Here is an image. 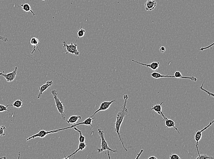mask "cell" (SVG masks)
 <instances>
[{
  "instance_id": "cell-1",
  "label": "cell",
  "mask_w": 214,
  "mask_h": 159,
  "mask_svg": "<svg viewBox=\"0 0 214 159\" xmlns=\"http://www.w3.org/2000/svg\"><path fill=\"white\" fill-rule=\"evenodd\" d=\"M123 100H124V103L121 106L120 111L117 113V117H116V122L115 124V131L117 133V135L119 138V141L122 143L123 148L126 152H128V149L126 148L124 145V143L123 141L121 135H120V130L121 128V125L122 123L123 120L125 118V116L128 114V110L127 108V101L129 97L127 94L124 95L123 96Z\"/></svg>"
},
{
  "instance_id": "cell-18",
  "label": "cell",
  "mask_w": 214,
  "mask_h": 159,
  "mask_svg": "<svg viewBox=\"0 0 214 159\" xmlns=\"http://www.w3.org/2000/svg\"><path fill=\"white\" fill-rule=\"evenodd\" d=\"M81 119V117L80 116H72L66 120L67 124H75L79 120Z\"/></svg>"
},
{
  "instance_id": "cell-13",
  "label": "cell",
  "mask_w": 214,
  "mask_h": 159,
  "mask_svg": "<svg viewBox=\"0 0 214 159\" xmlns=\"http://www.w3.org/2000/svg\"><path fill=\"white\" fill-rule=\"evenodd\" d=\"M40 40H39V39L37 38L32 37V38H31L30 40V44L32 46L34 47H33V50H32V52L31 53V54L34 53V52H36V50H35L36 47L37 48L38 50H39V52L40 53V49H39L38 47V44H40Z\"/></svg>"
},
{
  "instance_id": "cell-10",
  "label": "cell",
  "mask_w": 214,
  "mask_h": 159,
  "mask_svg": "<svg viewBox=\"0 0 214 159\" xmlns=\"http://www.w3.org/2000/svg\"><path fill=\"white\" fill-rule=\"evenodd\" d=\"M163 103V102H162L160 104H156V105H154L151 108L150 110H154L155 112L157 113L158 114L161 115V117L163 118V120H164L165 119L166 117L164 116V114L162 112V105Z\"/></svg>"
},
{
  "instance_id": "cell-26",
  "label": "cell",
  "mask_w": 214,
  "mask_h": 159,
  "mask_svg": "<svg viewBox=\"0 0 214 159\" xmlns=\"http://www.w3.org/2000/svg\"><path fill=\"white\" fill-rule=\"evenodd\" d=\"M169 158L170 159H180V158L179 157L178 155L175 154L170 155Z\"/></svg>"
},
{
  "instance_id": "cell-12",
  "label": "cell",
  "mask_w": 214,
  "mask_h": 159,
  "mask_svg": "<svg viewBox=\"0 0 214 159\" xmlns=\"http://www.w3.org/2000/svg\"><path fill=\"white\" fill-rule=\"evenodd\" d=\"M165 123V126L167 128H174L178 132V133L180 134V131H179L178 129L176 127V122H174V121L166 117L165 119L163 120Z\"/></svg>"
},
{
  "instance_id": "cell-29",
  "label": "cell",
  "mask_w": 214,
  "mask_h": 159,
  "mask_svg": "<svg viewBox=\"0 0 214 159\" xmlns=\"http://www.w3.org/2000/svg\"><path fill=\"white\" fill-rule=\"evenodd\" d=\"M213 44H214V43H212V44H211V45H209V46H208V47H202V48H200V49H199V50H202V51H203V50H206L207 49L209 48L210 47H212Z\"/></svg>"
},
{
  "instance_id": "cell-17",
  "label": "cell",
  "mask_w": 214,
  "mask_h": 159,
  "mask_svg": "<svg viewBox=\"0 0 214 159\" xmlns=\"http://www.w3.org/2000/svg\"><path fill=\"white\" fill-rule=\"evenodd\" d=\"M21 7L22 9L26 12H31L32 14L34 16L35 15L34 13L32 10L31 7L29 4L28 3H24V4H20V6H18V7Z\"/></svg>"
},
{
  "instance_id": "cell-4",
  "label": "cell",
  "mask_w": 214,
  "mask_h": 159,
  "mask_svg": "<svg viewBox=\"0 0 214 159\" xmlns=\"http://www.w3.org/2000/svg\"><path fill=\"white\" fill-rule=\"evenodd\" d=\"M63 47L65 49L64 53L65 54H72L75 55H80V52L77 49V44L76 43L73 44L71 43L70 44H67L66 41H64L63 42Z\"/></svg>"
},
{
  "instance_id": "cell-25",
  "label": "cell",
  "mask_w": 214,
  "mask_h": 159,
  "mask_svg": "<svg viewBox=\"0 0 214 159\" xmlns=\"http://www.w3.org/2000/svg\"><path fill=\"white\" fill-rule=\"evenodd\" d=\"M6 130V128L5 126H0V136H4L5 135L4 131Z\"/></svg>"
},
{
  "instance_id": "cell-2",
  "label": "cell",
  "mask_w": 214,
  "mask_h": 159,
  "mask_svg": "<svg viewBox=\"0 0 214 159\" xmlns=\"http://www.w3.org/2000/svg\"><path fill=\"white\" fill-rule=\"evenodd\" d=\"M97 130H98L99 135L100 136V139H101V147L100 148L97 149V152L98 153H100L101 152H104V151H107L108 157L109 159H111L109 151H111L113 153H115V152L116 153L117 152V149L115 150V149H111L109 147L108 143L105 138L104 132L100 128L98 129Z\"/></svg>"
},
{
  "instance_id": "cell-32",
  "label": "cell",
  "mask_w": 214,
  "mask_h": 159,
  "mask_svg": "<svg viewBox=\"0 0 214 159\" xmlns=\"http://www.w3.org/2000/svg\"><path fill=\"white\" fill-rule=\"evenodd\" d=\"M42 1H45L46 0H42Z\"/></svg>"
},
{
  "instance_id": "cell-3",
  "label": "cell",
  "mask_w": 214,
  "mask_h": 159,
  "mask_svg": "<svg viewBox=\"0 0 214 159\" xmlns=\"http://www.w3.org/2000/svg\"><path fill=\"white\" fill-rule=\"evenodd\" d=\"M51 93L53 96L55 101V105L57 107L58 112L61 114V117L64 120H66L67 117L64 113V107L63 105V102L58 98V92L56 90H52Z\"/></svg>"
},
{
  "instance_id": "cell-20",
  "label": "cell",
  "mask_w": 214,
  "mask_h": 159,
  "mask_svg": "<svg viewBox=\"0 0 214 159\" xmlns=\"http://www.w3.org/2000/svg\"><path fill=\"white\" fill-rule=\"evenodd\" d=\"M12 106L11 105H7V106H4V105H1L0 104V112H3L5 113H9L11 110L8 109V106Z\"/></svg>"
},
{
  "instance_id": "cell-22",
  "label": "cell",
  "mask_w": 214,
  "mask_h": 159,
  "mask_svg": "<svg viewBox=\"0 0 214 159\" xmlns=\"http://www.w3.org/2000/svg\"><path fill=\"white\" fill-rule=\"evenodd\" d=\"M86 33V30L84 29H83L82 27H81L80 30L77 31V40L80 38L83 37L84 36Z\"/></svg>"
},
{
  "instance_id": "cell-6",
  "label": "cell",
  "mask_w": 214,
  "mask_h": 159,
  "mask_svg": "<svg viewBox=\"0 0 214 159\" xmlns=\"http://www.w3.org/2000/svg\"><path fill=\"white\" fill-rule=\"evenodd\" d=\"M116 101H115V100H112V101H105L103 102H102V103L100 104V105L98 109H97V110L93 114L90 116V117L93 118L95 115L98 112H101V111H106V110H108L109 108H110V106H111V104L114 103V102H115Z\"/></svg>"
},
{
  "instance_id": "cell-30",
  "label": "cell",
  "mask_w": 214,
  "mask_h": 159,
  "mask_svg": "<svg viewBox=\"0 0 214 159\" xmlns=\"http://www.w3.org/2000/svg\"><path fill=\"white\" fill-rule=\"evenodd\" d=\"M147 159H157V157H155V156H150V157H148V158H147Z\"/></svg>"
},
{
  "instance_id": "cell-27",
  "label": "cell",
  "mask_w": 214,
  "mask_h": 159,
  "mask_svg": "<svg viewBox=\"0 0 214 159\" xmlns=\"http://www.w3.org/2000/svg\"><path fill=\"white\" fill-rule=\"evenodd\" d=\"M0 40H1V41H3L6 42L8 41V39L7 38L4 37H2L1 36H0Z\"/></svg>"
},
{
  "instance_id": "cell-24",
  "label": "cell",
  "mask_w": 214,
  "mask_h": 159,
  "mask_svg": "<svg viewBox=\"0 0 214 159\" xmlns=\"http://www.w3.org/2000/svg\"><path fill=\"white\" fill-rule=\"evenodd\" d=\"M203 85L204 83H202V84L201 86L199 87V89H200L201 90H202V91H204V92L207 93V94L209 95V97H210V96H211V97H214V94H213V93H210V92L209 91H207V90H205V89H204V88H203Z\"/></svg>"
},
{
  "instance_id": "cell-19",
  "label": "cell",
  "mask_w": 214,
  "mask_h": 159,
  "mask_svg": "<svg viewBox=\"0 0 214 159\" xmlns=\"http://www.w3.org/2000/svg\"><path fill=\"white\" fill-rule=\"evenodd\" d=\"M23 101L22 99L16 100L12 104V106L13 107L17 108L18 109H20L23 107Z\"/></svg>"
},
{
  "instance_id": "cell-8",
  "label": "cell",
  "mask_w": 214,
  "mask_h": 159,
  "mask_svg": "<svg viewBox=\"0 0 214 159\" xmlns=\"http://www.w3.org/2000/svg\"><path fill=\"white\" fill-rule=\"evenodd\" d=\"M53 84V80H50V81H47L46 84H43L38 88V90L40 92L37 95V99H40V97H41L43 92L46 91L48 89L50 88Z\"/></svg>"
},
{
  "instance_id": "cell-21",
  "label": "cell",
  "mask_w": 214,
  "mask_h": 159,
  "mask_svg": "<svg viewBox=\"0 0 214 159\" xmlns=\"http://www.w3.org/2000/svg\"><path fill=\"white\" fill-rule=\"evenodd\" d=\"M74 130L76 131L77 132H79L80 134V136H79V141L80 143L85 142L86 141V137L84 136L83 135L82 132L80 130L78 129L77 128H76V126L74 127Z\"/></svg>"
},
{
  "instance_id": "cell-16",
  "label": "cell",
  "mask_w": 214,
  "mask_h": 159,
  "mask_svg": "<svg viewBox=\"0 0 214 159\" xmlns=\"http://www.w3.org/2000/svg\"><path fill=\"white\" fill-rule=\"evenodd\" d=\"M86 143L85 142L80 143H79L78 148L75 151V152H73V153L70 155H69V156H67V157H65L64 158V159H70V157L73 156V155H75V154L76 153H77L78 151H80V150L82 151V150H83L84 149H85V148H86Z\"/></svg>"
},
{
  "instance_id": "cell-28",
  "label": "cell",
  "mask_w": 214,
  "mask_h": 159,
  "mask_svg": "<svg viewBox=\"0 0 214 159\" xmlns=\"http://www.w3.org/2000/svg\"><path fill=\"white\" fill-rule=\"evenodd\" d=\"M159 52H160V53H164V52H165V50H166V49H165V47H161L159 48Z\"/></svg>"
},
{
  "instance_id": "cell-11",
  "label": "cell",
  "mask_w": 214,
  "mask_h": 159,
  "mask_svg": "<svg viewBox=\"0 0 214 159\" xmlns=\"http://www.w3.org/2000/svg\"><path fill=\"white\" fill-rule=\"evenodd\" d=\"M144 5L146 10L151 11L156 7L157 2L155 0H147Z\"/></svg>"
},
{
  "instance_id": "cell-23",
  "label": "cell",
  "mask_w": 214,
  "mask_h": 159,
  "mask_svg": "<svg viewBox=\"0 0 214 159\" xmlns=\"http://www.w3.org/2000/svg\"><path fill=\"white\" fill-rule=\"evenodd\" d=\"M214 158L212 156H209V155H207L206 154H199L197 157L196 158V159H213Z\"/></svg>"
},
{
  "instance_id": "cell-15",
  "label": "cell",
  "mask_w": 214,
  "mask_h": 159,
  "mask_svg": "<svg viewBox=\"0 0 214 159\" xmlns=\"http://www.w3.org/2000/svg\"><path fill=\"white\" fill-rule=\"evenodd\" d=\"M150 76H151L152 77L154 78H156V79L163 78H174V75L172 76V75H162L161 73L156 72H152L151 73Z\"/></svg>"
},
{
  "instance_id": "cell-7",
  "label": "cell",
  "mask_w": 214,
  "mask_h": 159,
  "mask_svg": "<svg viewBox=\"0 0 214 159\" xmlns=\"http://www.w3.org/2000/svg\"><path fill=\"white\" fill-rule=\"evenodd\" d=\"M17 70H18V67H16L14 70L12 72L5 74L4 73V71H3L2 72H0V76L4 77L7 82H12L16 78Z\"/></svg>"
},
{
  "instance_id": "cell-14",
  "label": "cell",
  "mask_w": 214,
  "mask_h": 159,
  "mask_svg": "<svg viewBox=\"0 0 214 159\" xmlns=\"http://www.w3.org/2000/svg\"><path fill=\"white\" fill-rule=\"evenodd\" d=\"M174 76V78H175L190 79V80H191V81H194V82H196V81H197V80L196 78L194 77L193 76H191V77L183 76L180 71L175 72Z\"/></svg>"
},
{
  "instance_id": "cell-31",
  "label": "cell",
  "mask_w": 214,
  "mask_h": 159,
  "mask_svg": "<svg viewBox=\"0 0 214 159\" xmlns=\"http://www.w3.org/2000/svg\"><path fill=\"white\" fill-rule=\"evenodd\" d=\"M142 151H143V150H141L140 152V153L139 154H137V156L136 158V159H137V158H139V157L140 155L141 154V153H142Z\"/></svg>"
},
{
  "instance_id": "cell-9",
  "label": "cell",
  "mask_w": 214,
  "mask_h": 159,
  "mask_svg": "<svg viewBox=\"0 0 214 159\" xmlns=\"http://www.w3.org/2000/svg\"><path fill=\"white\" fill-rule=\"evenodd\" d=\"M132 61L133 62H135V63H138L139 64L141 65L142 66H144L146 67H150L152 70L157 71L159 67V62H152V63H150V64H145V63H141V62H139V61H137L134 60H132Z\"/></svg>"
},
{
  "instance_id": "cell-5",
  "label": "cell",
  "mask_w": 214,
  "mask_h": 159,
  "mask_svg": "<svg viewBox=\"0 0 214 159\" xmlns=\"http://www.w3.org/2000/svg\"><path fill=\"white\" fill-rule=\"evenodd\" d=\"M214 120H213L212 121L210 122L209 124L208 125L206 126H205L204 129H202V130H197L196 133L194 134L193 138H194V140H195V141H196V148L198 155L200 154H199V150L198 148L199 142V141H200V140H201V139H202V132H203L204 131L207 130V129H208L210 126L212 125V124L214 123Z\"/></svg>"
}]
</instances>
